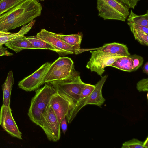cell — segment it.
<instances>
[{
    "mask_svg": "<svg viewBox=\"0 0 148 148\" xmlns=\"http://www.w3.org/2000/svg\"><path fill=\"white\" fill-rule=\"evenodd\" d=\"M74 62L72 59L68 57H59L51 63L48 72L65 66H73Z\"/></svg>",
    "mask_w": 148,
    "mask_h": 148,
    "instance_id": "44dd1931",
    "label": "cell"
},
{
    "mask_svg": "<svg viewBox=\"0 0 148 148\" xmlns=\"http://www.w3.org/2000/svg\"><path fill=\"white\" fill-rule=\"evenodd\" d=\"M24 0H1L0 16Z\"/></svg>",
    "mask_w": 148,
    "mask_h": 148,
    "instance_id": "7402d4cb",
    "label": "cell"
},
{
    "mask_svg": "<svg viewBox=\"0 0 148 148\" xmlns=\"http://www.w3.org/2000/svg\"><path fill=\"white\" fill-rule=\"evenodd\" d=\"M130 30L136 29L142 31L148 34V27L135 25L132 23L127 22Z\"/></svg>",
    "mask_w": 148,
    "mask_h": 148,
    "instance_id": "83f0119b",
    "label": "cell"
},
{
    "mask_svg": "<svg viewBox=\"0 0 148 148\" xmlns=\"http://www.w3.org/2000/svg\"><path fill=\"white\" fill-rule=\"evenodd\" d=\"M143 72L146 74L148 75V62H147L144 64L143 68Z\"/></svg>",
    "mask_w": 148,
    "mask_h": 148,
    "instance_id": "4dcf8cb0",
    "label": "cell"
},
{
    "mask_svg": "<svg viewBox=\"0 0 148 148\" xmlns=\"http://www.w3.org/2000/svg\"><path fill=\"white\" fill-rule=\"evenodd\" d=\"M11 111L10 107L2 105L0 110V125L11 136L22 139V133L14 119Z\"/></svg>",
    "mask_w": 148,
    "mask_h": 148,
    "instance_id": "30bf717a",
    "label": "cell"
},
{
    "mask_svg": "<svg viewBox=\"0 0 148 148\" xmlns=\"http://www.w3.org/2000/svg\"><path fill=\"white\" fill-rule=\"evenodd\" d=\"M129 56L133 61V71L136 70L142 65L144 59L142 56L137 54L130 55Z\"/></svg>",
    "mask_w": 148,
    "mask_h": 148,
    "instance_id": "d4e9b609",
    "label": "cell"
},
{
    "mask_svg": "<svg viewBox=\"0 0 148 148\" xmlns=\"http://www.w3.org/2000/svg\"><path fill=\"white\" fill-rule=\"evenodd\" d=\"M143 145L145 148H148V137H147L145 140L143 142Z\"/></svg>",
    "mask_w": 148,
    "mask_h": 148,
    "instance_id": "1f68e13d",
    "label": "cell"
},
{
    "mask_svg": "<svg viewBox=\"0 0 148 148\" xmlns=\"http://www.w3.org/2000/svg\"><path fill=\"white\" fill-rule=\"evenodd\" d=\"M49 83L57 91L63 95L75 104L79 99L81 90L85 84L82 80L79 73L74 68L67 77Z\"/></svg>",
    "mask_w": 148,
    "mask_h": 148,
    "instance_id": "3957f363",
    "label": "cell"
},
{
    "mask_svg": "<svg viewBox=\"0 0 148 148\" xmlns=\"http://www.w3.org/2000/svg\"><path fill=\"white\" fill-rule=\"evenodd\" d=\"M127 6L129 8L134 9L138 1L140 0H118Z\"/></svg>",
    "mask_w": 148,
    "mask_h": 148,
    "instance_id": "4316f807",
    "label": "cell"
},
{
    "mask_svg": "<svg viewBox=\"0 0 148 148\" xmlns=\"http://www.w3.org/2000/svg\"><path fill=\"white\" fill-rule=\"evenodd\" d=\"M54 35L56 37L73 47L76 50L81 51L80 44L83 37L81 32L69 35L54 33Z\"/></svg>",
    "mask_w": 148,
    "mask_h": 148,
    "instance_id": "e0dca14e",
    "label": "cell"
},
{
    "mask_svg": "<svg viewBox=\"0 0 148 148\" xmlns=\"http://www.w3.org/2000/svg\"><path fill=\"white\" fill-rule=\"evenodd\" d=\"M50 105L60 127L62 119L67 116L74 106L75 103L62 94L56 91L51 99Z\"/></svg>",
    "mask_w": 148,
    "mask_h": 148,
    "instance_id": "ba28073f",
    "label": "cell"
},
{
    "mask_svg": "<svg viewBox=\"0 0 148 148\" xmlns=\"http://www.w3.org/2000/svg\"><path fill=\"white\" fill-rule=\"evenodd\" d=\"M26 38L31 43L35 49H48L58 53L57 50L51 45L38 38L36 35L26 36Z\"/></svg>",
    "mask_w": 148,
    "mask_h": 148,
    "instance_id": "d6986e66",
    "label": "cell"
},
{
    "mask_svg": "<svg viewBox=\"0 0 148 148\" xmlns=\"http://www.w3.org/2000/svg\"><path fill=\"white\" fill-rule=\"evenodd\" d=\"M5 46L16 53L22 50L28 49H35L25 35L16 38L5 44Z\"/></svg>",
    "mask_w": 148,
    "mask_h": 148,
    "instance_id": "5bb4252c",
    "label": "cell"
},
{
    "mask_svg": "<svg viewBox=\"0 0 148 148\" xmlns=\"http://www.w3.org/2000/svg\"><path fill=\"white\" fill-rule=\"evenodd\" d=\"M36 35L38 38L51 45L57 50L58 53L60 55L77 54L81 52V51L76 50L73 47L56 37L54 33L43 29Z\"/></svg>",
    "mask_w": 148,
    "mask_h": 148,
    "instance_id": "9c48e42d",
    "label": "cell"
},
{
    "mask_svg": "<svg viewBox=\"0 0 148 148\" xmlns=\"http://www.w3.org/2000/svg\"><path fill=\"white\" fill-rule=\"evenodd\" d=\"M131 30L135 39L140 44L144 45H148V34L138 30L133 29Z\"/></svg>",
    "mask_w": 148,
    "mask_h": 148,
    "instance_id": "603a6c76",
    "label": "cell"
},
{
    "mask_svg": "<svg viewBox=\"0 0 148 148\" xmlns=\"http://www.w3.org/2000/svg\"><path fill=\"white\" fill-rule=\"evenodd\" d=\"M39 126L44 130L49 141L56 142L60 140V127L50 104L42 116Z\"/></svg>",
    "mask_w": 148,
    "mask_h": 148,
    "instance_id": "8992f818",
    "label": "cell"
},
{
    "mask_svg": "<svg viewBox=\"0 0 148 148\" xmlns=\"http://www.w3.org/2000/svg\"><path fill=\"white\" fill-rule=\"evenodd\" d=\"M122 148H145L143 142L137 139H133L125 142L122 144Z\"/></svg>",
    "mask_w": 148,
    "mask_h": 148,
    "instance_id": "cb8c5ba5",
    "label": "cell"
},
{
    "mask_svg": "<svg viewBox=\"0 0 148 148\" xmlns=\"http://www.w3.org/2000/svg\"><path fill=\"white\" fill-rule=\"evenodd\" d=\"M60 128L61 129L64 134H65L67 130V124L66 117H64L61 122Z\"/></svg>",
    "mask_w": 148,
    "mask_h": 148,
    "instance_id": "f1b7e54d",
    "label": "cell"
},
{
    "mask_svg": "<svg viewBox=\"0 0 148 148\" xmlns=\"http://www.w3.org/2000/svg\"><path fill=\"white\" fill-rule=\"evenodd\" d=\"M98 15L104 20L125 21L130 14L129 8L118 0H97Z\"/></svg>",
    "mask_w": 148,
    "mask_h": 148,
    "instance_id": "277c9868",
    "label": "cell"
},
{
    "mask_svg": "<svg viewBox=\"0 0 148 148\" xmlns=\"http://www.w3.org/2000/svg\"><path fill=\"white\" fill-rule=\"evenodd\" d=\"M40 1H44V0H40Z\"/></svg>",
    "mask_w": 148,
    "mask_h": 148,
    "instance_id": "d6a6232c",
    "label": "cell"
},
{
    "mask_svg": "<svg viewBox=\"0 0 148 148\" xmlns=\"http://www.w3.org/2000/svg\"><path fill=\"white\" fill-rule=\"evenodd\" d=\"M42 5L36 0H24L0 16V31L8 32L29 23L41 15Z\"/></svg>",
    "mask_w": 148,
    "mask_h": 148,
    "instance_id": "6da1fadb",
    "label": "cell"
},
{
    "mask_svg": "<svg viewBox=\"0 0 148 148\" xmlns=\"http://www.w3.org/2000/svg\"><path fill=\"white\" fill-rule=\"evenodd\" d=\"M90 52L91 56L86 67L101 77L106 67L110 66L117 59L123 56L103 52L99 49Z\"/></svg>",
    "mask_w": 148,
    "mask_h": 148,
    "instance_id": "5b68a950",
    "label": "cell"
},
{
    "mask_svg": "<svg viewBox=\"0 0 148 148\" xmlns=\"http://www.w3.org/2000/svg\"><path fill=\"white\" fill-rule=\"evenodd\" d=\"M13 54V53L7 50V48L4 47L2 45H0V56H12Z\"/></svg>",
    "mask_w": 148,
    "mask_h": 148,
    "instance_id": "f546056e",
    "label": "cell"
},
{
    "mask_svg": "<svg viewBox=\"0 0 148 148\" xmlns=\"http://www.w3.org/2000/svg\"><path fill=\"white\" fill-rule=\"evenodd\" d=\"M51 63L46 62L29 75L20 81L19 88L26 91L36 90L45 83V79Z\"/></svg>",
    "mask_w": 148,
    "mask_h": 148,
    "instance_id": "52a82bcc",
    "label": "cell"
},
{
    "mask_svg": "<svg viewBox=\"0 0 148 148\" xmlns=\"http://www.w3.org/2000/svg\"><path fill=\"white\" fill-rule=\"evenodd\" d=\"M35 22V20H33L27 24L23 26L20 30L16 33L0 31V45L5 44L11 40L27 34L32 29Z\"/></svg>",
    "mask_w": 148,
    "mask_h": 148,
    "instance_id": "7c38bea8",
    "label": "cell"
},
{
    "mask_svg": "<svg viewBox=\"0 0 148 148\" xmlns=\"http://www.w3.org/2000/svg\"><path fill=\"white\" fill-rule=\"evenodd\" d=\"M56 91L52 85L46 84L36 90L31 101L28 115L34 123L39 126L42 116L50 105L51 99Z\"/></svg>",
    "mask_w": 148,
    "mask_h": 148,
    "instance_id": "7a4b0ae2",
    "label": "cell"
},
{
    "mask_svg": "<svg viewBox=\"0 0 148 148\" xmlns=\"http://www.w3.org/2000/svg\"><path fill=\"white\" fill-rule=\"evenodd\" d=\"M110 66L124 71H133V61L129 56H123L119 58Z\"/></svg>",
    "mask_w": 148,
    "mask_h": 148,
    "instance_id": "ac0fdd59",
    "label": "cell"
},
{
    "mask_svg": "<svg viewBox=\"0 0 148 148\" xmlns=\"http://www.w3.org/2000/svg\"><path fill=\"white\" fill-rule=\"evenodd\" d=\"M108 75L102 76L101 79L95 85V88L88 97L85 103L87 105H94L101 107L104 103L105 99L102 95V90Z\"/></svg>",
    "mask_w": 148,
    "mask_h": 148,
    "instance_id": "8fae6325",
    "label": "cell"
},
{
    "mask_svg": "<svg viewBox=\"0 0 148 148\" xmlns=\"http://www.w3.org/2000/svg\"><path fill=\"white\" fill-rule=\"evenodd\" d=\"M127 19V22L135 25L148 27V12L143 15H137L134 13L132 10Z\"/></svg>",
    "mask_w": 148,
    "mask_h": 148,
    "instance_id": "ffe728a7",
    "label": "cell"
},
{
    "mask_svg": "<svg viewBox=\"0 0 148 148\" xmlns=\"http://www.w3.org/2000/svg\"><path fill=\"white\" fill-rule=\"evenodd\" d=\"M136 88L139 92L148 91V79L143 78L136 84Z\"/></svg>",
    "mask_w": 148,
    "mask_h": 148,
    "instance_id": "484cf974",
    "label": "cell"
},
{
    "mask_svg": "<svg viewBox=\"0 0 148 148\" xmlns=\"http://www.w3.org/2000/svg\"><path fill=\"white\" fill-rule=\"evenodd\" d=\"M14 81L13 72L12 70L10 71L6 80L2 85L3 92V105L8 107H10V95Z\"/></svg>",
    "mask_w": 148,
    "mask_h": 148,
    "instance_id": "2e32d148",
    "label": "cell"
},
{
    "mask_svg": "<svg viewBox=\"0 0 148 148\" xmlns=\"http://www.w3.org/2000/svg\"><path fill=\"white\" fill-rule=\"evenodd\" d=\"M74 68V65L65 66L48 72L45 78V83H49L67 77L70 74Z\"/></svg>",
    "mask_w": 148,
    "mask_h": 148,
    "instance_id": "4fadbf2b",
    "label": "cell"
},
{
    "mask_svg": "<svg viewBox=\"0 0 148 148\" xmlns=\"http://www.w3.org/2000/svg\"><path fill=\"white\" fill-rule=\"evenodd\" d=\"M99 49L103 52L123 56L130 55L126 45L115 42L105 44Z\"/></svg>",
    "mask_w": 148,
    "mask_h": 148,
    "instance_id": "9a60e30c",
    "label": "cell"
}]
</instances>
